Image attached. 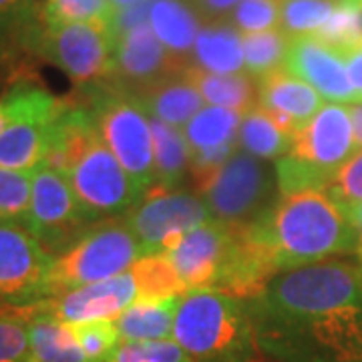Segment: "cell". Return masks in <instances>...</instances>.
<instances>
[{
  "label": "cell",
  "mask_w": 362,
  "mask_h": 362,
  "mask_svg": "<svg viewBox=\"0 0 362 362\" xmlns=\"http://www.w3.org/2000/svg\"><path fill=\"white\" fill-rule=\"evenodd\" d=\"M350 119H352V131H354V145L356 151L362 149V103H350L349 105Z\"/></svg>",
  "instance_id": "cell-43"
},
{
  "label": "cell",
  "mask_w": 362,
  "mask_h": 362,
  "mask_svg": "<svg viewBox=\"0 0 362 362\" xmlns=\"http://www.w3.org/2000/svg\"><path fill=\"white\" fill-rule=\"evenodd\" d=\"M356 259H358V264H361V268H362V238H358V244H356Z\"/></svg>",
  "instance_id": "cell-45"
},
{
  "label": "cell",
  "mask_w": 362,
  "mask_h": 362,
  "mask_svg": "<svg viewBox=\"0 0 362 362\" xmlns=\"http://www.w3.org/2000/svg\"><path fill=\"white\" fill-rule=\"evenodd\" d=\"M252 228L272 247L282 272L356 254L358 244L349 218L322 189L282 195L270 218Z\"/></svg>",
  "instance_id": "cell-2"
},
{
  "label": "cell",
  "mask_w": 362,
  "mask_h": 362,
  "mask_svg": "<svg viewBox=\"0 0 362 362\" xmlns=\"http://www.w3.org/2000/svg\"><path fill=\"white\" fill-rule=\"evenodd\" d=\"M51 266L52 258L25 223L0 220V310L45 300Z\"/></svg>",
  "instance_id": "cell-12"
},
{
  "label": "cell",
  "mask_w": 362,
  "mask_h": 362,
  "mask_svg": "<svg viewBox=\"0 0 362 362\" xmlns=\"http://www.w3.org/2000/svg\"><path fill=\"white\" fill-rule=\"evenodd\" d=\"M199 195L206 199L211 220L246 230L270 218L282 192L274 161L238 149Z\"/></svg>",
  "instance_id": "cell-6"
},
{
  "label": "cell",
  "mask_w": 362,
  "mask_h": 362,
  "mask_svg": "<svg viewBox=\"0 0 362 362\" xmlns=\"http://www.w3.org/2000/svg\"><path fill=\"white\" fill-rule=\"evenodd\" d=\"M123 218L145 256L157 252L168 254L185 233L211 221V214L199 194L183 187L153 185Z\"/></svg>",
  "instance_id": "cell-8"
},
{
  "label": "cell",
  "mask_w": 362,
  "mask_h": 362,
  "mask_svg": "<svg viewBox=\"0 0 362 362\" xmlns=\"http://www.w3.org/2000/svg\"><path fill=\"white\" fill-rule=\"evenodd\" d=\"M185 73L207 105L232 109L242 115L258 105V81L250 73L216 75L194 66H185Z\"/></svg>",
  "instance_id": "cell-26"
},
{
  "label": "cell",
  "mask_w": 362,
  "mask_h": 362,
  "mask_svg": "<svg viewBox=\"0 0 362 362\" xmlns=\"http://www.w3.org/2000/svg\"><path fill=\"white\" fill-rule=\"evenodd\" d=\"M51 121L26 119L11 123L0 133V168L14 171H35L40 168Z\"/></svg>",
  "instance_id": "cell-25"
},
{
  "label": "cell",
  "mask_w": 362,
  "mask_h": 362,
  "mask_svg": "<svg viewBox=\"0 0 362 362\" xmlns=\"http://www.w3.org/2000/svg\"><path fill=\"white\" fill-rule=\"evenodd\" d=\"M42 28L37 0H0V65L16 66L23 59H37Z\"/></svg>",
  "instance_id": "cell-20"
},
{
  "label": "cell",
  "mask_w": 362,
  "mask_h": 362,
  "mask_svg": "<svg viewBox=\"0 0 362 362\" xmlns=\"http://www.w3.org/2000/svg\"><path fill=\"white\" fill-rule=\"evenodd\" d=\"M324 192L340 209L362 204V149L350 157Z\"/></svg>",
  "instance_id": "cell-40"
},
{
  "label": "cell",
  "mask_w": 362,
  "mask_h": 362,
  "mask_svg": "<svg viewBox=\"0 0 362 362\" xmlns=\"http://www.w3.org/2000/svg\"><path fill=\"white\" fill-rule=\"evenodd\" d=\"M75 97L89 107L101 141L141 187L143 194L153 187L157 183L153 135L149 115L141 103L111 81L89 89H77Z\"/></svg>",
  "instance_id": "cell-5"
},
{
  "label": "cell",
  "mask_w": 362,
  "mask_h": 362,
  "mask_svg": "<svg viewBox=\"0 0 362 362\" xmlns=\"http://www.w3.org/2000/svg\"><path fill=\"white\" fill-rule=\"evenodd\" d=\"M113 13L109 0H45L40 16L45 26L73 23H107Z\"/></svg>",
  "instance_id": "cell-33"
},
{
  "label": "cell",
  "mask_w": 362,
  "mask_h": 362,
  "mask_svg": "<svg viewBox=\"0 0 362 362\" xmlns=\"http://www.w3.org/2000/svg\"><path fill=\"white\" fill-rule=\"evenodd\" d=\"M206 25L195 13L189 0H153L149 11V26L177 63L189 65L195 40Z\"/></svg>",
  "instance_id": "cell-21"
},
{
  "label": "cell",
  "mask_w": 362,
  "mask_h": 362,
  "mask_svg": "<svg viewBox=\"0 0 362 362\" xmlns=\"http://www.w3.org/2000/svg\"><path fill=\"white\" fill-rule=\"evenodd\" d=\"M187 66L216 75L244 73L242 33L228 18L206 23L197 35Z\"/></svg>",
  "instance_id": "cell-22"
},
{
  "label": "cell",
  "mask_w": 362,
  "mask_h": 362,
  "mask_svg": "<svg viewBox=\"0 0 362 362\" xmlns=\"http://www.w3.org/2000/svg\"><path fill=\"white\" fill-rule=\"evenodd\" d=\"M93 221L81 207L65 175L40 165L33 171L30 207L25 226L45 252L57 258L89 232Z\"/></svg>",
  "instance_id": "cell-9"
},
{
  "label": "cell",
  "mask_w": 362,
  "mask_h": 362,
  "mask_svg": "<svg viewBox=\"0 0 362 362\" xmlns=\"http://www.w3.org/2000/svg\"><path fill=\"white\" fill-rule=\"evenodd\" d=\"M33 171L0 168V220L25 223L30 207Z\"/></svg>",
  "instance_id": "cell-36"
},
{
  "label": "cell",
  "mask_w": 362,
  "mask_h": 362,
  "mask_svg": "<svg viewBox=\"0 0 362 362\" xmlns=\"http://www.w3.org/2000/svg\"><path fill=\"white\" fill-rule=\"evenodd\" d=\"M282 69L314 87L328 103H356L344 52L316 35L292 37Z\"/></svg>",
  "instance_id": "cell-14"
},
{
  "label": "cell",
  "mask_w": 362,
  "mask_h": 362,
  "mask_svg": "<svg viewBox=\"0 0 362 362\" xmlns=\"http://www.w3.org/2000/svg\"><path fill=\"white\" fill-rule=\"evenodd\" d=\"M131 274L139 292L137 300H161L187 292L175 266L163 252L141 256L131 266Z\"/></svg>",
  "instance_id": "cell-30"
},
{
  "label": "cell",
  "mask_w": 362,
  "mask_h": 362,
  "mask_svg": "<svg viewBox=\"0 0 362 362\" xmlns=\"http://www.w3.org/2000/svg\"><path fill=\"white\" fill-rule=\"evenodd\" d=\"M181 296L161 300H135L129 308L115 318V326L123 342L169 340Z\"/></svg>",
  "instance_id": "cell-24"
},
{
  "label": "cell",
  "mask_w": 362,
  "mask_h": 362,
  "mask_svg": "<svg viewBox=\"0 0 362 362\" xmlns=\"http://www.w3.org/2000/svg\"><path fill=\"white\" fill-rule=\"evenodd\" d=\"M232 240V228L211 220L185 233L180 244L169 250L165 256L175 266L187 292L216 286Z\"/></svg>",
  "instance_id": "cell-16"
},
{
  "label": "cell",
  "mask_w": 362,
  "mask_h": 362,
  "mask_svg": "<svg viewBox=\"0 0 362 362\" xmlns=\"http://www.w3.org/2000/svg\"><path fill=\"white\" fill-rule=\"evenodd\" d=\"M99 139L101 137L89 107L78 97L63 99L61 111L49 125L42 165L66 177Z\"/></svg>",
  "instance_id": "cell-18"
},
{
  "label": "cell",
  "mask_w": 362,
  "mask_h": 362,
  "mask_svg": "<svg viewBox=\"0 0 362 362\" xmlns=\"http://www.w3.org/2000/svg\"><path fill=\"white\" fill-rule=\"evenodd\" d=\"M280 8L282 0H242L228 16V21L242 35L264 33L280 26Z\"/></svg>",
  "instance_id": "cell-37"
},
{
  "label": "cell",
  "mask_w": 362,
  "mask_h": 362,
  "mask_svg": "<svg viewBox=\"0 0 362 362\" xmlns=\"http://www.w3.org/2000/svg\"><path fill=\"white\" fill-rule=\"evenodd\" d=\"M109 362H192L180 344L169 340L123 342Z\"/></svg>",
  "instance_id": "cell-39"
},
{
  "label": "cell",
  "mask_w": 362,
  "mask_h": 362,
  "mask_svg": "<svg viewBox=\"0 0 362 362\" xmlns=\"http://www.w3.org/2000/svg\"><path fill=\"white\" fill-rule=\"evenodd\" d=\"M356 2H362V0H356Z\"/></svg>",
  "instance_id": "cell-47"
},
{
  "label": "cell",
  "mask_w": 362,
  "mask_h": 362,
  "mask_svg": "<svg viewBox=\"0 0 362 362\" xmlns=\"http://www.w3.org/2000/svg\"><path fill=\"white\" fill-rule=\"evenodd\" d=\"M77 344L89 362H109L123 344L115 320H90L71 324Z\"/></svg>",
  "instance_id": "cell-34"
},
{
  "label": "cell",
  "mask_w": 362,
  "mask_h": 362,
  "mask_svg": "<svg viewBox=\"0 0 362 362\" xmlns=\"http://www.w3.org/2000/svg\"><path fill=\"white\" fill-rule=\"evenodd\" d=\"M256 81L258 107H262L276 121V125L290 135L310 123L326 105V99L318 90L284 69L272 71Z\"/></svg>",
  "instance_id": "cell-17"
},
{
  "label": "cell",
  "mask_w": 362,
  "mask_h": 362,
  "mask_svg": "<svg viewBox=\"0 0 362 362\" xmlns=\"http://www.w3.org/2000/svg\"><path fill=\"white\" fill-rule=\"evenodd\" d=\"M139 298L131 272L97 284L81 286L63 294L45 298L33 304L37 310L66 324L90 320H115L117 316Z\"/></svg>",
  "instance_id": "cell-15"
},
{
  "label": "cell",
  "mask_w": 362,
  "mask_h": 362,
  "mask_svg": "<svg viewBox=\"0 0 362 362\" xmlns=\"http://www.w3.org/2000/svg\"><path fill=\"white\" fill-rule=\"evenodd\" d=\"M272 362H362V268L330 258L276 274L244 300Z\"/></svg>",
  "instance_id": "cell-1"
},
{
  "label": "cell",
  "mask_w": 362,
  "mask_h": 362,
  "mask_svg": "<svg viewBox=\"0 0 362 362\" xmlns=\"http://www.w3.org/2000/svg\"><path fill=\"white\" fill-rule=\"evenodd\" d=\"M66 180L93 221L123 218L143 197L141 187L101 139L71 169Z\"/></svg>",
  "instance_id": "cell-11"
},
{
  "label": "cell",
  "mask_w": 362,
  "mask_h": 362,
  "mask_svg": "<svg viewBox=\"0 0 362 362\" xmlns=\"http://www.w3.org/2000/svg\"><path fill=\"white\" fill-rule=\"evenodd\" d=\"M0 362H28V324L21 308L0 310Z\"/></svg>",
  "instance_id": "cell-38"
},
{
  "label": "cell",
  "mask_w": 362,
  "mask_h": 362,
  "mask_svg": "<svg viewBox=\"0 0 362 362\" xmlns=\"http://www.w3.org/2000/svg\"><path fill=\"white\" fill-rule=\"evenodd\" d=\"M242 123V113L207 105L181 129L189 143V149H209L223 143L238 141V131Z\"/></svg>",
  "instance_id": "cell-29"
},
{
  "label": "cell",
  "mask_w": 362,
  "mask_h": 362,
  "mask_svg": "<svg viewBox=\"0 0 362 362\" xmlns=\"http://www.w3.org/2000/svg\"><path fill=\"white\" fill-rule=\"evenodd\" d=\"M143 256L125 218L97 221L77 244L52 258L47 298L121 276Z\"/></svg>",
  "instance_id": "cell-7"
},
{
  "label": "cell",
  "mask_w": 362,
  "mask_h": 362,
  "mask_svg": "<svg viewBox=\"0 0 362 362\" xmlns=\"http://www.w3.org/2000/svg\"><path fill=\"white\" fill-rule=\"evenodd\" d=\"M356 153L349 105L326 103L292 135L290 151L276 161L282 195L326 189Z\"/></svg>",
  "instance_id": "cell-4"
},
{
  "label": "cell",
  "mask_w": 362,
  "mask_h": 362,
  "mask_svg": "<svg viewBox=\"0 0 362 362\" xmlns=\"http://www.w3.org/2000/svg\"><path fill=\"white\" fill-rule=\"evenodd\" d=\"M288 45H290V37L284 35L280 28L242 35L246 73L259 78L272 73V71L282 69L286 52H288Z\"/></svg>",
  "instance_id": "cell-31"
},
{
  "label": "cell",
  "mask_w": 362,
  "mask_h": 362,
  "mask_svg": "<svg viewBox=\"0 0 362 362\" xmlns=\"http://www.w3.org/2000/svg\"><path fill=\"white\" fill-rule=\"evenodd\" d=\"M35 57L63 71L77 89H89L111 77L113 40L105 23L45 26Z\"/></svg>",
  "instance_id": "cell-10"
},
{
  "label": "cell",
  "mask_w": 362,
  "mask_h": 362,
  "mask_svg": "<svg viewBox=\"0 0 362 362\" xmlns=\"http://www.w3.org/2000/svg\"><path fill=\"white\" fill-rule=\"evenodd\" d=\"M337 0H282L280 30L292 37L316 35L334 14Z\"/></svg>",
  "instance_id": "cell-32"
},
{
  "label": "cell",
  "mask_w": 362,
  "mask_h": 362,
  "mask_svg": "<svg viewBox=\"0 0 362 362\" xmlns=\"http://www.w3.org/2000/svg\"><path fill=\"white\" fill-rule=\"evenodd\" d=\"M45 115V95L30 81H14L0 97V133L14 121Z\"/></svg>",
  "instance_id": "cell-35"
},
{
  "label": "cell",
  "mask_w": 362,
  "mask_h": 362,
  "mask_svg": "<svg viewBox=\"0 0 362 362\" xmlns=\"http://www.w3.org/2000/svg\"><path fill=\"white\" fill-rule=\"evenodd\" d=\"M238 145L250 156L278 161L290 151L292 135L282 131L262 107H254L242 115L240 131H238Z\"/></svg>",
  "instance_id": "cell-28"
},
{
  "label": "cell",
  "mask_w": 362,
  "mask_h": 362,
  "mask_svg": "<svg viewBox=\"0 0 362 362\" xmlns=\"http://www.w3.org/2000/svg\"><path fill=\"white\" fill-rule=\"evenodd\" d=\"M139 2H145V0H109V4H111V8H113V11H119V8H127V6L139 4Z\"/></svg>",
  "instance_id": "cell-44"
},
{
  "label": "cell",
  "mask_w": 362,
  "mask_h": 362,
  "mask_svg": "<svg viewBox=\"0 0 362 362\" xmlns=\"http://www.w3.org/2000/svg\"><path fill=\"white\" fill-rule=\"evenodd\" d=\"M171 338L192 362L264 361L246 302L214 288L180 298Z\"/></svg>",
  "instance_id": "cell-3"
},
{
  "label": "cell",
  "mask_w": 362,
  "mask_h": 362,
  "mask_svg": "<svg viewBox=\"0 0 362 362\" xmlns=\"http://www.w3.org/2000/svg\"><path fill=\"white\" fill-rule=\"evenodd\" d=\"M135 99L141 103L147 115L159 119L175 129H183L192 121V117L206 107L202 93L187 77L185 69L135 95Z\"/></svg>",
  "instance_id": "cell-19"
},
{
  "label": "cell",
  "mask_w": 362,
  "mask_h": 362,
  "mask_svg": "<svg viewBox=\"0 0 362 362\" xmlns=\"http://www.w3.org/2000/svg\"><path fill=\"white\" fill-rule=\"evenodd\" d=\"M350 83L356 93V103H362V45L344 51Z\"/></svg>",
  "instance_id": "cell-42"
},
{
  "label": "cell",
  "mask_w": 362,
  "mask_h": 362,
  "mask_svg": "<svg viewBox=\"0 0 362 362\" xmlns=\"http://www.w3.org/2000/svg\"><path fill=\"white\" fill-rule=\"evenodd\" d=\"M28 324V362H89L75 340L71 324L35 306L21 308Z\"/></svg>",
  "instance_id": "cell-23"
},
{
  "label": "cell",
  "mask_w": 362,
  "mask_h": 362,
  "mask_svg": "<svg viewBox=\"0 0 362 362\" xmlns=\"http://www.w3.org/2000/svg\"><path fill=\"white\" fill-rule=\"evenodd\" d=\"M242 0H189L195 13L202 16L204 23L226 21Z\"/></svg>",
  "instance_id": "cell-41"
},
{
  "label": "cell",
  "mask_w": 362,
  "mask_h": 362,
  "mask_svg": "<svg viewBox=\"0 0 362 362\" xmlns=\"http://www.w3.org/2000/svg\"><path fill=\"white\" fill-rule=\"evenodd\" d=\"M337 2H346V0H337Z\"/></svg>",
  "instance_id": "cell-46"
},
{
  "label": "cell",
  "mask_w": 362,
  "mask_h": 362,
  "mask_svg": "<svg viewBox=\"0 0 362 362\" xmlns=\"http://www.w3.org/2000/svg\"><path fill=\"white\" fill-rule=\"evenodd\" d=\"M153 135V157H156V185L181 187L189 180L192 149L181 129L149 117Z\"/></svg>",
  "instance_id": "cell-27"
},
{
  "label": "cell",
  "mask_w": 362,
  "mask_h": 362,
  "mask_svg": "<svg viewBox=\"0 0 362 362\" xmlns=\"http://www.w3.org/2000/svg\"><path fill=\"white\" fill-rule=\"evenodd\" d=\"M185 66L163 47L149 25L125 33L113 42L109 81L129 95H139Z\"/></svg>",
  "instance_id": "cell-13"
}]
</instances>
